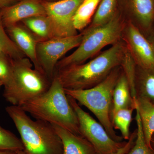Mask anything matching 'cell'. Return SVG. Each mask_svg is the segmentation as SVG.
<instances>
[{"mask_svg": "<svg viewBox=\"0 0 154 154\" xmlns=\"http://www.w3.org/2000/svg\"><path fill=\"white\" fill-rule=\"evenodd\" d=\"M125 49L118 42L90 61L57 70L54 75L64 89L82 90L93 88L121 65Z\"/></svg>", "mask_w": 154, "mask_h": 154, "instance_id": "6da1fadb", "label": "cell"}, {"mask_svg": "<svg viewBox=\"0 0 154 154\" xmlns=\"http://www.w3.org/2000/svg\"><path fill=\"white\" fill-rule=\"evenodd\" d=\"M20 107L36 119L55 125L81 135L76 114L70 104L64 88L55 75L45 93Z\"/></svg>", "mask_w": 154, "mask_h": 154, "instance_id": "7a4b0ae2", "label": "cell"}, {"mask_svg": "<svg viewBox=\"0 0 154 154\" xmlns=\"http://www.w3.org/2000/svg\"><path fill=\"white\" fill-rule=\"evenodd\" d=\"M14 122L28 154H63L62 142L52 125L40 119H31L17 105L6 107Z\"/></svg>", "mask_w": 154, "mask_h": 154, "instance_id": "3957f363", "label": "cell"}, {"mask_svg": "<svg viewBox=\"0 0 154 154\" xmlns=\"http://www.w3.org/2000/svg\"><path fill=\"white\" fill-rule=\"evenodd\" d=\"M121 72V68L117 67L102 82L90 89H65L67 96L75 99L94 113L110 137L118 142L122 141L123 139L116 134L114 130L111 121V112L113 91Z\"/></svg>", "mask_w": 154, "mask_h": 154, "instance_id": "277c9868", "label": "cell"}, {"mask_svg": "<svg viewBox=\"0 0 154 154\" xmlns=\"http://www.w3.org/2000/svg\"><path fill=\"white\" fill-rule=\"evenodd\" d=\"M123 30V23L116 16L102 26H90L83 31L82 40L78 48L58 61L55 71L70 66L85 63L105 46L118 42Z\"/></svg>", "mask_w": 154, "mask_h": 154, "instance_id": "5b68a950", "label": "cell"}, {"mask_svg": "<svg viewBox=\"0 0 154 154\" xmlns=\"http://www.w3.org/2000/svg\"><path fill=\"white\" fill-rule=\"evenodd\" d=\"M15 89L10 103L21 106L25 102L42 95L49 89L51 82L43 73L33 68L27 57L12 59Z\"/></svg>", "mask_w": 154, "mask_h": 154, "instance_id": "8992f818", "label": "cell"}, {"mask_svg": "<svg viewBox=\"0 0 154 154\" xmlns=\"http://www.w3.org/2000/svg\"><path fill=\"white\" fill-rule=\"evenodd\" d=\"M67 96L78 117L80 134L93 145L96 154H113L125 144L126 141L114 140L100 122L83 110L75 99Z\"/></svg>", "mask_w": 154, "mask_h": 154, "instance_id": "52a82bcc", "label": "cell"}, {"mask_svg": "<svg viewBox=\"0 0 154 154\" xmlns=\"http://www.w3.org/2000/svg\"><path fill=\"white\" fill-rule=\"evenodd\" d=\"M83 36L82 32L70 37L38 42L36 47L37 60L42 72L51 82L57 63L69 51L79 45Z\"/></svg>", "mask_w": 154, "mask_h": 154, "instance_id": "ba28073f", "label": "cell"}, {"mask_svg": "<svg viewBox=\"0 0 154 154\" xmlns=\"http://www.w3.org/2000/svg\"><path fill=\"white\" fill-rule=\"evenodd\" d=\"M83 1H42V5L50 23L52 38L70 37L78 34V30L74 25L73 17Z\"/></svg>", "mask_w": 154, "mask_h": 154, "instance_id": "9c48e42d", "label": "cell"}, {"mask_svg": "<svg viewBox=\"0 0 154 154\" xmlns=\"http://www.w3.org/2000/svg\"><path fill=\"white\" fill-rule=\"evenodd\" d=\"M128 49L137 66L154 69V44L136 25L130 23L126 33Z\"/></svg>", "mask_w": 154, "mask_h": 154, "instance_id": "30bf717a", "label": "cell"}, {"mask_svg": "<svg viewBox=\"0 0 154 154\" xmlns=\"http://www.w3.org/2000/svg\"><path fill=\"white\" fill-rule=\"evenodd\" d=\"M5 28L35 16L46 15L42 2L36 0H20L12 5L1 10Z\"/></svg>", "mask_w": 154, "mask_h": 154, "instance_id": "8fae6325", "label": "cell"}, {"mask_svg": "<svg viewBox=\"0 0 154 154\" xmlns=\"http://www.w3.org/2000/svg\"><path fill=\"white\" fill-rule=\"evenodd\" d=\"M5 29L12 41L25 57L31 61L34 68L43 73L36 56V47L38 42L37 38L21 22Z\"/></svg>", "mask_w": 154, "mask_h": 154, "instance_id": "7c38bea8", "label": "cell"}, {"mask_svg": "<svg viewBox=\"0 0 154 154\" xmlns=\"http://www.w3.org/2000/svg\"><path fill=\"white\" fill-rule=\"evenodd\" d=\"M51 125L62 142L63 154H96L93 145L82 136Z\"/></svg>", "mask_w": 154, "mask_h": 154, "instance_id": "4fadbf2b", "label": "cell"}, {"mask_svg": "<svg viewBox=\"0 0 154 154\" xmlns=\"http://www.w3.org/2000/svg\"><path fill=\"white\" fill-rule=\"evenodd\" d=\"M137 27L149 38L154 28V0H131Z\"/></svg>", "mask_w": 154, "mask_h": 154, "instance_id": "5bb4252c", "label": "cell"}, {"mask_svg": "<svg viewBox=\"0 0 154 154\" xmlns=\"http://www.w3.org/2000/svg\"><path fill=\"white\" fill-rule=\"evenodd\" d=\"M130 107H134L136 109L135 100L131 96L129 83L122 71L113 92L111 119L118 110Z\"/></svg>", "mask_w": 154, "mask_h": 154, "instance_id": "9a60e30c", "label": "cell"}, {"mask_svg": "<svg viewBox=\"0 0 154 154\" xmlns=\"http://www.w3.org/2000/svg\"><path fill=\"white\" fill-rule=\"evenodd\" d=\"M135 90L136 98L154 103V69L142 68L136 66Z\"/></svg>", "mask_w": 154, "mask_h": 154, "instance_id": "2e32d148", "label": "cell"}, {"mask_svg": "<svg viewBox=\"0 0 154 154\" xmlns=\"http://www.w3.org/2000/svg\"><path fill=\"white\" fill-rule=\"evenodd\" d=\"M136 109L140 117L146 143L151 149V139L154 133V103L146 99L136 98Z\"/></svg>", "mask_w": 154, "mask_h": 154, "instance_id": "e0dca14e", "label": "cell"}, {"mask_svg": "<svg viewBox=\"0 0 154 154\" xmlns=\"http://www.w3.org/2000/svg\"><path fill=\"white\" fill-rule=\"evenodd\" d=\"M0 81L5 88L4 97L8 102H11L15 89L12 59L0 53Z\"/></svg>", "mask_w": 154, "mask_h": 154, "instance_id": "ac0fdd59", "label": "cell"}, {"mask_svg": "<svg viewBox=\"0 0 154 154\" xmlns=\"http://www.w3.org/2000/svg\"><path fill=\"white\" fill-rule=\"evenodd\" d=\"M21 22L33 33L38 42L52 38L50 23L46 15L30 17Z\"/></svg>", "mask_w": 154, "mask_h": 154, "instance_id": "d6986e66", "label": "cell"}, {"mask_svg": "<svg viewBox=\"0 0 154 154\" xmlns=\"http://www.w3.org/2000/svg\"><path fill=\"white\" fill-rule=\"evenodd\" d=\"M100 0H83L73 17V24L77 30H84L91 22Z\"/></svg>", "mask_w": 154, "mask_h": 154, "instance_id": "ffe728a7", "label": "cell"}, {"mask_svg": "<svg viewBox=\"0 0 154 154\" xmlns=\"http://www.w3.org/2000/svg\"><path fill=\"white\" fill-rule=\"evenodd\" d=\"M134 107L124 108L118 110L111 118L114 129L119 130L123 139L128 140L131 134L130 126L132 121L133 112Z\"/></svg>", "mask_w": 154, "mask_h": 154, "instance_id": "44dd1931", "label": "cell"}, {"mask_svg": "<svg viewBox=\"0 0 154 154\" xmlns=\"http://www.w3.org/2000/svg\"><path fill=\"white\" fill-rule=\"evenodd\" d=\"M0 53L8 56L13 59L26 57L7 33L3 25L1 10H0Z\"/></svg>", "mask_w": 154, "mask_h": 154, "instance_id": "7402d4cb", "label": "cell"}, {"mask_svg": "<svg viewBox=\"0 0 154 154\" xmlns=\"http://www.w3.org/2000/svg\"><path fill=\"white\" fill-rule=\"evenodd\" d=\"M116 0H102L90 27L102 26L110 21L114 17Z\"/></svg>", "mask_w": 154, "mask_h": 154, "instance_id": "603a6c76", "label": "cell"}, {"mask_svg": "<svg viewBox=\"0 0 154 154\" xmlns=\"http://www.w3.org/2000/svg\"><path fill=\"white\" fill-rule=\"evenodd\" d=\"M0 150L18 151L24 150L22 140L0 125Z\"/></svg>", "mask_w": 154, "mask_h": 154, "instance_id": "cb8c5ba5", "label": "cell"}, {"mask_svg": "<svg viewBox=\"0 0 154 154\" xmlns=\"http://www.w3.org/2000/svg\"><path fill=\"white\" fill-rule=\"evenodd\" d=\"M136 111L135 119L137 125V137L133 146L127 154H153L154 152L146 143L139 114L137 110H136Z\"/></svg>", "mask_w": 154, "mask_h": 154, "instance_id": "d4e9b609", "label": "cell"}, {"mask_svg": "<svg viewBox=\"0 0 154 154\" xmlns=\"http://www.w3.org/2000/svg\"><path fill=\"white\" fill-rule=\"evenodd\" d=\"M137 137V130L132 133L130 135L129 139L126 141V143L123 147L113 154H127L132 148L135 142Z\"/></svg>", "mask_w": 154, "mask_h": 154, "instance_id": "484cf974", "label": "cell"}, {"mask_svg": "<svg viewBox=\"0 0 154 154\" xmlns=\"http://www.w3.org/2000/svg\"><path fill=\"white\" fill-rule=\"evenodd\" d=\"M20 0H0V10L16 4Z\"/></svg>", "mask_w": 154, "mask_h": 154, "instance_id": "4316f807", "label": "cell"}, {"mask_svg": "<svg viewBox=\"0 0 154 154\" xmlns=\"http://www.w3.org/2000/svg\"><path fill=\"white\" fill-rule=\"evenodd\" d=\"M0 154H17V151L0 150Z\"/></svg>", "mask_w": 154, "mask_h": 154, "instance_id": "83f0119b", "label": "cell"}, {"mask_svg": "<svg viewBox=\"0 0 154 154\" xmlns=\"http://www.w3.org/2000/svg\"><path fill=\"white\" fill-rule=\"evenodd\" d=\"M150 144L151 149L154 152V133L152 135Z\"/></svg>", "mask_w": 154, "mask_h": 154, "instance_id": "f1b7e54d", "label": "cell"}, {"mask_svg": "<svg viewBox=\"0 0 154 154\" xmlns=\"http://www.w3.org/2000/svg\"><path fill=\"white\" fill-rule=\"evenodd\" d=\"M148 38L149 39H150L151 41L154 44V28L153 30H152V32L151 35H150V36Z\"/></svg>", "mask_w": 154, "mask_h": 154, "instance_id": "f546056e", "label": "cell"}, {"mask_svg": "<svg viewBox=\"0 0 154 154\" xmlns=\"http://www.w3.org/2000/svg\"><path fill=\"white\" fill-rule=\"evenodd\" d=\"M17 154H28L24 150H19L17 151Z\"/></svg>", "mask_w": 154, "mask_h": 154, "instance_id": "4dcf8cb0", "label": "cell"}, {"mask_svg": "<svg viewBox=\"0 0 154 154\" xmlns=\"http://www.w3.org/2000/svg\"><path fill=\"white\" fill-rule=\"evenodd\" d=\"M44 1H47L49 2H56V1H60V0H44Z\"/></svg>", "mask_w": 154, "mask_h": 154, "instance_id": "1f68e13d", "label": "cell"}, {"mask_svg": "<svg viewBox=\"0 0 154 154\" xmlns=\"http://www.w3.org/2000/svg\"><path fill=\"white\" fill-rule=\"evenodd\" d=\"M3 86V85L2 83V82H1V81H0V88H1V87H2V86Z\"/></svg>", "mask_w": 154, "mask_h": 154, "instance_id": "d6a6232c", "label": "cell"}, {"mask_svg": "<svg viewBox=\"0 0 154 154\" xmlns=\"http://www.w3.org/2000/svg\"><path fill=\"white\" fill-rule=\"evenodd\" d=\"M36 1H38V2H42V1H44V0H36Z\"/></svg>", "mask_w": 154, "mask_h": 154, "instance_id": "836d02e7", "label": "cell"}, {"mask_svg": "<svg viewBox=\"0 0 154 154\" xmlns=\"http://www.w3.org/2000/svg\"></svg>", "mask_w": 154, "mask_h": 154, "instance_id": "e575fe53", "label": "cell"}]
</instances>
